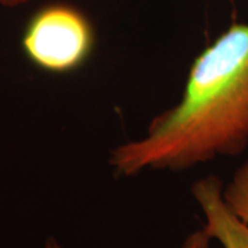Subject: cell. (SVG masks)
Here are the masks:
<instances>
[{"mask_svg":"<svg viewBox=\"0 0 248 248\" xmlns=\"http://www.w3.org/2000/svg\"><path fill=\"white\" fill-rule=\"evenodd\" d=\"M211 237L205 233L204 229L200 231H196L193 233H190L184 241V246L182 248H210V241ZM42 248H63L58 243V240L54 239V237H48L46 239L45 244Z\"/></svg>","mask_w":248,"mask_h":248,"instance_id":"obj_5","label":"cell"},{"mask_svg":"<svg viewBox=\"0 0 248 248\" xmlns=\"http://www.w3.org/2000/svg\"><path fill=\"white\" fill-rule=\"evenodd\" d=\"M223 199L237 218L248 226V161L241 164L231 182L223 186Z\"/></svg>","mask_w":248,"mask_h":248,"instance_id":"obj_4","label":"cell"},{"mask_svg":"<svg viewBox=\"0 0 248 248\" xmlns=\"http://www.w3.org/2000/svg\"><path fill=\"white\" fill-rule=\"evenodd\" d=\"M248 146V22H233L192 62L182 97L152 120L143 137L116 146L117 177L186 171Z\"/></svg>","mask_w":248,"mask_h":248,"instance_id":"obj_1","label":"cell"},{"mask_svg":"<svg viewBox=\"0 0 248 248\" xmlns=\"http://www.w3.org/2000/svg\"><path fill=\"white\" fill-rule=\"evenodd\" d=\"M97 48V31L89 16L66 3L35 11L21 35V51L35 69L66 76L81 71Z\"/></svg>","mask_w":248,"mask_h":248,"instance_id":"obj_2","label":"cell"},{"mask_svg":"<svg viewBox=\"0 0 248 248\" xmlns=\"http://www.w3.org/2000/svg\"><path fill=\"white\" fill-rule=\"evenodd\" d=\"M192 195L205 218L204 231L223 248H248V226L225 203L223 184L215 175L196 181Z\"/></svg>","mask_w":248,"mask_h":248,"instance_id":"obj_3","label":"cell"},{"mask_svg":"<svg viewBox=\"0 0 248 248\" xmlns=\"http://www.w3.org/2000/svg\"><path fill=\"white\" fill-rule=\"evenodd\" d=\"M37 0H0V7L3 9H17V7H22L27 6L29 3H33Z\"/></svg>","mask_w":248,"mask_h":248,"instance_id":"obj_6","label":"cell"}]
</instances>
